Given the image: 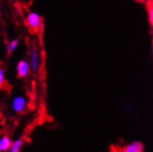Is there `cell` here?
<instances>
[{
	"mask_svg": "<svg viewBox=\"0 0 153 152\" xmlns=\"http://www.w3.org/2000/svg\"><path fill=\"white\" fill-rule=\"evenodd\" d=\"M30 65L28 63V61L26 60H20L18 64H17V75L18 78L23 79L26 78L29 71H30Z\"/></svg>",
	"mask_w": 153,
	"mask_h": 152,
	"instance_id": "obj_5",
	"label": "cell"
},
{
	"mask_svg": "<svg viewBox=\"0 0 153 152\" xmlns=\"http://www.w3.org/2000/svg\"><path fill=\"white\" fill-rule=\"evenodd\" d=\"M143 145L139 142H134L126 146L114 145L110 148V152H143Z\"/></svg>",
	"mask_w": 153,
	"mask_h": 152,
	"instance_id": "obj_2",
	"label": "cell"
},
{
	"mask_svg": "<svg viewBox=\"0 0 153 152\" xmlns=\"http://www.w3.org/2000/svg\"><path fill=\"white\" fill-rule=\"evenodd\" d=\"M12 140L7 135L0 136V152H8Z\"/></svg>",
	"mask_w": 153,
	"mask_h": 152,
	"instance_id": "obj_6",
	"label": "cell"
},
{
	"mask_svg": "<svg viewBox=\"0 0 153 152\" xmlns=\"http://www.w3.org/2000/svg\"><path fill=\"white\" fill-rule=\"evenodd\" d=\"M27 107V99L23 95H17L11 101V109L16 113H23Z\"/></svg>",
	"mask_w": 153,
	"mask_h": 152,
	"instance_id": "obj_3",
	"label": "cell"
},
{
	"mask_svg": "<svg viewBox=\"0 0 153 152\" xmlns=\"http://www.w3.org/2000/svg\"><path fill=\"white\" fill-rule=\"evenodd\" d=\"M30 69L33 73H37L40 67V56L36 47H31L30 50Z\"/></svg>",
	"mask_w": 153,
	"mask_h": 152,
	"instance_id": "obj_4",
	"label": "cell"
},
{
	"mask_svg": "<svg viewBox=\"0 0 153 152\" xmlns=\"http://www.w3.org/2000/svg\"><path fill=\"white\" fill-rule=\"evenodd\" d=\"M138 1H144V0H138Z\"/></svg>",
	"mask_w": 153,
	"mask_h": 152,
	"instance_id": "obj_11",
	"label": "cell"
},
{
	"mask_svg": "<svg viewBox=\"0 0 153 152\" xmlns=\"http://www.w3.org/2000/svg\"><path fill=\"white\" fill-rule=\"evenodd\" d=\"M26 24L31 33H37L39 29H41L42 25L40 15L37 14L36 12L29 13L26 18Z\"/></svg>",
	"mask_w": 153,
	"mask_h": 152,
	"instance_id": "obj_1",
	"label": "cell"
},
{
	"mask_svg": "<svg viewBox=\"0 0 153 152\" xmlns=\"http://www.w3.org/2000/svg\"><path fill=\"white\" fill-rule=\"evenodd\" d=\"M23 145H24L23 138L19 137V138L15 139L14 141H12V144H11V146H10L8 152H20Z\"/></svg>",
	"mask_w": 153,
	"mask_h": 152,
	"instance_id": "obj_7",
	"label": "cell"
},
{
	"mask_svg": "<svg viewBox=\"0 0 153 152\" xmlns=\"http://www.w3.org/2000/svg\"><path fill=\"white\" fill-rule=\"evenodd\" d=\"M148 7V12H149V19L150 25L153 28V6H147Z\"/></svg>",
	"mask_w": 153,
	"mask_h": 152,
	"instance_id": "obj_9",
	"label": "cell"
},
{
	"mask_svg": "<svg viewBox=\"0 0 153 152\" xmlns=\"http://www.w3.org/2000/svg\"><path fill=\"white\" fill-rule=\"evenodd\" d=\"M0 18H1V12H0Z\"/></svg>",
	"mask_w": 153,
	"mask_h": 152,
	"instance_id": "obj_12",
	"label": "cell"
},
{
	"mask_svg": "<svg viewBox=\"0 0 153 152\" xmlns=\"http://www.w3.org/2000/svg\"><path fill=\"white\" fill-rule=\"evenodd\" d=\"M19 45V40H12L8 42L7 45V53L8 55H11V53L15 51V49L18 47Z\"/></svg>",
	"mask_w": 153,
	"mask_h": 152,
	"instance_id": "obj_8",
	"label": "cell"
},
{
	"mask_svg": "<svg viewBox=\"0 0 153 152\" xmlns=\"http://www.w3.org/2000/svg\"><path fill=\"white\" fill-rule=\"evenodd\" d=\"M6 83V80H5V72H4V69L0 67V88L3 87Z\"/></svg>",
	"mask_w": 153,
	"mask_h": 152,
	"instance_id": "obj_10",
	"label": "cell"
}]
</instances>
